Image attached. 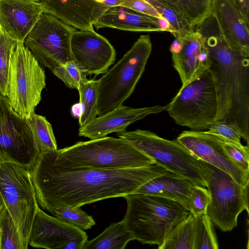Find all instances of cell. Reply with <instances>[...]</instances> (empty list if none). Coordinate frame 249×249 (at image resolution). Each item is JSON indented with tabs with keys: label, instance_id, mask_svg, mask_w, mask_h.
I'll return each mask as SVG.
<instances>
[{
	"label": "cell",
	"instance_id": "41",
	"mask_svg": "<svg viewBox=\"0 0 249 249\" xmlns=\"http://www.w3.org/2000/svg\"><path fill=\"white\" fill-rule=\"evenodd\" d=\"M3 207V206L1 203H0V213L1 211V210H2Z\"/></svg>",
	"mask_w": 249,
	"mask_h": 249
},
{
	"label": "cell",
	"instance_id": "11",
	"mask_svg": "<svg viewBox=\"0 0 249 249\" xmlns=\"http://www.w3.org/2000/svg\"><path fill=\"white\" fill-rule=\"evenodd\" d=\"M77 30L43 12L23 43L39 64L52 71L72 60L70 43Z\"/></svg>",
	"mask_w": 249,
	"mask_h": 249
},
{
	"label": "cell",
	"instance_id": "29",
	"mask_svg": "<svg viewBox=\"0 0 249 249\" xmlns=\"http://www.w3.org/2000/svg\"><path fill=\"white\" fill-rule=\"evenodd\" d=\"M195 217L194 249H217L218 244L212 222L208 215Z\"/></svg>",
	"mask_w": 249,
	"mask_h": 249
},
{
	"label": "cell",
	"instance_id": "18",
	"mask_svg": "<svg viewBox=\"0 0 249 249\" xmlns=\"http://www.w3.org/2000/svg\"><path fill=\"white\" fill-rule=\"evenodd\" d=\"M166 107L160 105L141 108H132L122 105L105 114L95 117L78 129L79 136L90 140L101 138L112 132L126 130L131 124L146 116L165 110Z\"/></svg>",
	"mask_w": 249,
	"mask_h": 249
},
{
	"label": "cell",
	"instance_id": "10",
	"mask_svg": "<svg viewBox=\"0 0 249 249\" xmlns=\"http://www.w3.org/2000/svg\"><path fill=\"white\" fill-rule=\"evenodd\" d=\"M199 160L210 195L206 214L220 230L231 231L237 226L241 213L246 210L249 213L245 200L246 186H242L222 170Z\"/></svg>",
	"mask_w": 249,
	"mask_h": 249
},
{
	"label": "cell",
	"instance_id": "16",
	"mask_svg": "<svg viewBox=\"0 0 249 249\" xmlns=\"http://www.w3.org/2000/svg\"><path fill=\"white\" fill-rule=\"evenodd\" d=\"M173 65L181 82V90L200 77L211 66L204 38L196 30L175 38L169 48Z\"/></svg>",
	"mask_w": 249,
	"mask_h": 249
},
{
	"label": "cell",
	"instance_id": "21",
	"mask_svg": "<svg viewBox=\"0 0 249 249\" xmlns=\"http://www.w3.org/2000/svg\"><path fill=\"white\" fill-rule=\"evenodd\" d=\"M93 27L97 30L107 27L132 32H170L166 20L121 5L108 7L94 23Z\"/></svg>",
	"mask_w": 249,
	"mask_h": 249
},
{
	"label": "cell",
	"instance_id": "19",
	"mask_svg": "<svg viewBox=\"0 0 249 249\" xmlns=\"http://www.w3.org/2000/svg\"><path fill=\"white\" fill-rule=\"evenodd\" d=\"M43 12L79 30H91L108 6L94 0H42Z\"/></svg>",
	"mask_w": 249,
	"mask_h": 249
},
{
	"label": "cell",
	"instance_id": "9",
	"mask_svg": "<svg viewBox=\"0 0 249 249\" xmlns=\"http://www.w3.org/2000/svg\"><path fill=\"white\" fill-rule=\"evenodd\" d=\"M165 107L177 124L194 130L207 129L217 112L216 92L209 69L178 90Z\"/></svg>",
	"mask_w": 249,
	"mask_h": 249
},
{
	"label": "cell",
	"instance_id": "15",
	"mask_svg": "<svg viewBox=\"0 0 249 249\" xmlns=\"http://www.w3.org/2000/svg\"><path fill=\"white\" fill-rule=\"evenodd\" d=\"M176 140L198 159L227 173L242 186L249 182V173L231 160L223 149L219 137L206 131L192 130L182 131Z\"/></svg>",
	"mask_w": 249,
	"mask_h": 249
},
{
	"label": "cell",
	"instance_id": "42",
	"mask_svg": "<svg viewBox=\"0 0 249 249\" xmlns=\"http://www.w3.org/2000/svg\"><path fill=\"white\" fill-rule=\"evenodd\" d=\"M1 237H0V249H1Z\"/></svg>",
	"mask_w": 249,
	"mask_h": 249
},
{
	"label": "cell",
	"instance_id": "36",
	"mask_svg": "<svg viewBox=\"0 0 249 249\" xmlns=\"http://www.w3.org/2000/svg\"><path fill=\"white\" fill-rule=\"evenodd\" d=\"M222 145L231 160L241 169L249 173V148H241L221 139Z\"/></svg>",
	"mask_w": 249,
	"mask_h": 249
},
{
	"label": "cell",
	"instance_id": "35",
	"mask_svg": "<svg viewBox=\"0 0 249 249\" xmlns=\"http://www.w3.org/2000/svg\"><path fill=\"white\" fill-rule=\"evenodd\" d=\"M210 195L204 187L193 184L189 196V211L194 216L206 214Z\"/></svg>",
	"mask_w": 249,
	"mask_h": 249
},
{
	"label": "cell",
	"instance_id": "8",
	"mask_svg": "<svg viewBox=\"0 0 249 249\" xmlns=\"http://www.w3.org/2000/svg\"><path fill=\"white\" fill-rule=\"evenodd\" d=\"M46 86L44 69L22 42H18L11 54L7 97L13 109L29 119L41 99Z\"/></svg>",
	"mask_w": 249,
	"mask_h": 249
},
{
	"label": "cell",
	"instance_id": "3",
	"mask_svg": "<svg viewBox=\"0 0 249 249\" xmlns=\"http://www.w3.org/2000/svg\"><path fill=\"white\" fill-rule=\"evenodd\" d=\"M52 162L70 169H117L155 164L148 156L120 138L105 137L56 151H45Z\"/></svg>",
	"mask_w": 249,
	"mask_h": 249
},
{
	"label": "cell",
	"instance_id": "4",
	"mask_svg": "<svg viewBox=\"0 0 249 249\" xmlns=\"http://www.w3.org/2000/svg\"><path fill=\"white\" fill-rule=\"evenodd\" d=\"M127 209L122 220L135 240L160 246L190 212L180 202L153 195L132 194L123 197Z\"/></svg>",
	"mask_w": 249,
	"mask_h": 249
},
{
	"label": "cell",
	"instance_id": "26",
	"mask_svg": "<svg viewBox=\"0 0 249 249\" xmlns=\"http://www.w3.org/2000/svg\"><path fill=\"white\" fill-rule=\"evenodd\" d=\"M98 80L87 79L78 89L82 113L79 117V124L82 127L98 115Z\"/></svg>",
	"mask_w": 249,
	"mask_h": 249
},
{
	"label": "cell",
	"instance_id": "24",
	"mask_svg": "<svg viewBox=\"0 0 249 249\" xmlns=\"http://www.w3.org/2000/svg\"><path fill=\"white\" fill-rule=\"evenodd\" d=\"M195 217L190 213L174 226L166 235L159 249H194Z\"/></svg>",
	"mask_w": 249,
	"mask_h": 249
},
{
	"label": "cell",
	"instance_id": "14",
	"mask_svg": "<svg viewBox=\"0 0 249 249\" xmlns=\"http://www.w3.org/2000/svg\"><path fill=\"white\" fill-rule=\"evenodd\" d=\"M72 60L87 74H105L116 59V51L109 41L91 30H76L70 43Z\"/></svg>",
	"mask_w": 249,
	"mask_h": 249
},
{
	"label": "cell",
	"instance_id": "34",
	"mask_svg": "<svg viewBox=\"0 0 249 249\" xmlns=\"http://www.w3.org/2000/svg\"><path fill=\"white\" fill-rule=\"evenodd\" d=\"M207 133L216 136L221 139L234 144L241 148H246L241 142V138L236 128L232 124L224 121H215L206 131Z\"/></svg>",
	"mask_w": 249,
	"mask_h": 249
},
{
	"label": "cell",
	"instance_id": "44",
	"mask_svg": "<svg viewBox=\"0 0 249 249\" xmlns=\"http://www.w3.org/2000/svg\"></svg>",
	"mask_w": 249,
	"mask_h": 249
},
{
	"label": "cell",
	"instance_id": "25",
	"mask_svg": "<svg viewBox=\"0 0 249 249\" xmlns=\"http://www.w3.org/2000/svg\"><path fill=\"white\" fill-rule=\"evenodd\" d=\"M173 7L193 29L210 15L213 0H160Z\"/></svg>",
	"mask_w": 249,
	"mask_h": 249
},
{
	"label": "cell",
	"instance_id": "38",
	"mask_svg": "<svg viewBox=\"0 0 249 249\" xmlns=\"http://www.w3.org/2000/svg\"><path fill=\"white\" fill-rule=\"evenodd\" d=\"M241 12L249 21V0H234Z\"/></svg>",
	"mask_w": 249,
	"mask_h": 249
},
{
	"label": "cell",
	"instance_id": "27",
	"mask_svg": "<svg viewBox=\"0 0 249 249\" xmlns=\"http://www.w3.org/2000/svg\"><path fill=\"white\" fill-rule=\"evenodd\" d=\"M27 120L39 152L58 149L52 126L45 117L35 113Z\"/></svg>",
	"mask_w": 249,
	"mask_h": 249
},
{
	"label": "cell",
	"instance_id": "17",
	"mask_svg": "<svg viewBox=\"0 0 249 249\" xmlns=\"http://www.w3.org/2000/svg\"><path fill=\"white\" fill-rule=\"evenodd\" d=\"M210 14L215 18L228 45L249 57V21L234 0H213Z\"/></svg>",
	"mask_w": 249,
	"mask_h": 249
},
{
	"label": "cell",
	"instance_id": "22",
	"mask_svg": "<svg viewBox=\"0 0 249 249\" xmlns=\"http://www.w3.org/2000/svg\"><path fill=\"white\" fill-rule=\"evenodd\" d=\"M193 184L185 177L168 171L141 186L134 194L153 195L173 199L189 211V196Z\"/></svg>",
	"mask_w": 249,
	"mask_h": 249
},
{
	"label": "cell",
	"instance_id": "6",
	"mask_svg": "<svg viewBox=\"0 0 249 249\" xmlns=\"http://www.w3.org/2000/svg\"><path fill=\"white\" fill-rule=\"evenodd\" d=\"M149 35L141 36L131 48L98 80L99 116L123 105L133 93L152 51Z\"/></svg>",
	"mask_w": 249,
	"mask_h": 249
},
{
	"label": "cell",
	"instance_id": "40",
	"mask_svg": "<svg viewBox=\"0 0 249 249\" xmlns=\"http://www.w3.org/2000/svg\"><path fill=\"white\" fill-rule=\"evenodd\" d=\"M82 113V107L80 104L74 105L71 107V113L74 116L79 117Z\"/></svg>",
	"mask_w": 249,
	"mask_h": 249
},
{
	"label": "cell",
	"instance_id": "5",
	"mask_svg": "<svg viewBox=\"0 0 249 249\" xmlns=\"http://www.w3.org/2000/svg\"><path fill=\"white\" fill-rule=\"evenodd\" d=\"M0 203L11 215L23 249L28 248L38 208L30 167L0 150Z\"/></svg>",
	"mask_w": 249,
	"mask_h": 249
},
{
	"label": "cell",
	"instance_id": "28",
	"mask_svg": "<svg viewBox=\"0 0 249 249\" xmlns=\"http://www.w3.org/2000/svg\"><path fill=\"white\" fill-rule=\"evenodd\" d=\"M164 18L169 25L170 33L175 38H180L188 34L193 29L185 18L173 7L160 0H146Z\"/></svg>",
	"mask_w": 249,
	"mask_h": 249
},
{
	"label": "cell",
	"instance_id": "13",
	"mask_svg": "<svg viewBox=\"0 0 249 249\" xmlns=\"http://www.w3.org/2000/svg\"><path fill=\"white\" fill-rule=\"evenodd\" d=\"M88 236L83 230L47 214L39 206L28 245L48 249H83Z\"/></svg>",
	"mask_w": 249,
	"mask_h": 249
},
{
	"label": "cell",
	"instance_id": "43",
	"mask_svg": "<svg viewBox=\"0 0 249 249\" xmlns=\"http://www.w3.org/2000/svg\"><path fill=\"white\" fill-rule=\"evenodd\" d=\"M32 0L37 1V2H40V0Z\"/></svg>",
	"mask_w": 249,
	"mask_h": 249
},
{
	"label": "cell",
	"instance_id": "32",
	"mask_svg": "<svg viewBox=\"0 0 249 249\" xmlns=\"http://www.w3.org/2000/svg\"><path fill=\"white\" fill-rule=\"evenodd\" d=\"M49 212L62 220L83 230L89 229L95 224L92 216L82 210L80 207L55 208Z\"/></svg>",
	"mask_w": 249,
	"mask_h": 249
},
{
	"label": "cell",
	"instance_id": "31",
	"mask_svg": "<svg viewBox=\"0 0 249 249\" xmlns=\"http://www.w3.org/2000/svg\"><path fill=\"white\" fill-rule=\"evenodd\" d=\"M0 235L1 249H23L16 225L4 207L0 213Z\"/></svg>",
	"mask_w": 249,
	"mask_h": 249
},
{
	"label": "cell",
	"instance_id": "2",
	"mask_svg": "<svg viewBox=\"0 0 249 249\" xmlns=\"http://www.w3.org/2000/svg\"><path fill=\"white\" fill-rule=\"evenodd\" d=\"M195 30L208 49L217 99L215 121L234 125L241 138L249 142V59L231 49L210 15Z\"/></svg>",
	"mask_w": 249,
	"mask_h": 249
},
{
	"label": "cell",
	"instance_id": "23",
	"mask_svg": "<svg viewBox=\"0 0 249 249\" xmlns=\"http://www.w3.org/2000/svg\"><path fill=\"white\" fill-rule=\"evenodd\" d=\"M135 240L121 221L111 223L98 236L87 241L83 249H124Z\"/></svg>",
	"mask_w": 249,
	"mask_h": 249
},
{
	"label": "cell",
	"instance_id": "45",
	"mask_svg": "<svg viewBox=\"0 0 249 249\" xmlns=\"http://www.w3.org/2000/svg\"><path fill=\"white\" fill-rule=\"evenodd\" d=\"M42 0H40V1H41Z\"/></svg>",
	"mask_w": 249,
	"mask_h": 249
},
{
	"label": "cell",
	"instance_id": "30",
	"mask_svg": "<svg viewBox=\"0 0 249 249\" xmlns=\"http://www.w3.org/2000/svg\"><path fill=\"white\" fill-rule=\"evenodd\" d=\"M18 41L0 29V94L7 95L9 61L11 54Z\"/></svg>",
	"mask_w": 249,
	"mask_h": 249
},
{
	"label": "cell",
	"instance_id": "20",
	"mask_svg": "<svg viewBox=\"0 0 249 249\" xmlns=\"http://www.w3.org/2000/svg\"><path fill=\"white\" fill-rule=\"evenodd\" d=\"M43 13L40 2L0 0V26L12 38L23 43Z\"/></svg>",
	"mask_w": 249,
	"mask_h": 249
},
{
	"label": "cell",
	"instance_id": "7",
	"mask_svg": "<svg viewBox=\"0 0 249 249\" xmlns=\"http://www.w3.org/2000/svg\"><path fill=\"white\" fill-rule=\"evenodd\" d=\"M117 136L142 152L167 170L206 187L199 159L176 139L169 140L147 130L117 133Z\"/></svg>",
	"mask_w": 249,
	"mask_h": 249
},
{
	"label": "cell",
	"instance_id": "37",
	"mask_svg": "<svg viewBox=\"0 0 249 249\" xmlns=\"http://www.w3.org/2000/svg\"><path fill=\"white\" fill-rule=\"evenodd\" d=\"M119 5L159 19L165 20L155 8L146 0H124Z\"/></svg>",
	"mask_w": 249,
	"mask_h": 249
},
{
	"label": "cell",
	"instance_id": "33",
	"mask_svg": "<svg viewBox=\"0 0 249 249\" xmlns=\"http://www.w3.org/2000/svg\"><path fill=\"white\" fill-rule=\"evenodd\" d=\"M51 71L70 89L78 90L81 84L87 79L86 73L73 60L56 66Z\"/></svg>",
	"mask_w": 249,
	"mask_h": 249
},
{
	"label": "cell",
	"instance_id": "12",
	"mask_svg": "<svg viewBox=\"0 0 249 249\" xmlns=\"http://www.w3.org/2000/svg\"><path fill=\"white\" fill-rule=\"evenodd\" d=\"M0 150L30 167L39 153L27 119L15 111L7 97L1 94Z\"/></svg>",
	"mask_w": 249,
	"mask_h": 249
},
{
	"label": "cell",
	"instance_id": "39",
	"mask_svg": "<svg viewBox=\"0 0 249 249\" xmlns=\"http://www.w3.org/2000/svg\"><path fill=\"white\" fill-rule=\"evenodd\" d=\"M97 2L106 6L120 5L124 0H94Z\"/></svg>",
	"mask_w": 249,
	"mask_h": 249
},
{
	"label": "cell",
	"instance_id": "1",
	"mask_svg": "<svg viewBox=\"0 0 249 249\" xmlns=\"http://www.w3.org/2000/svg\"><path fill=\"white\" fill-rule=\"evenodd\" d=\"M168 171L157 164L117 169H70L54 164L39 152L30 172L40 208L82 206L134 194L141 186Z\"/></svg>",
	"mask_w": 249,
	"mask_h": 249
}]
</instances>
